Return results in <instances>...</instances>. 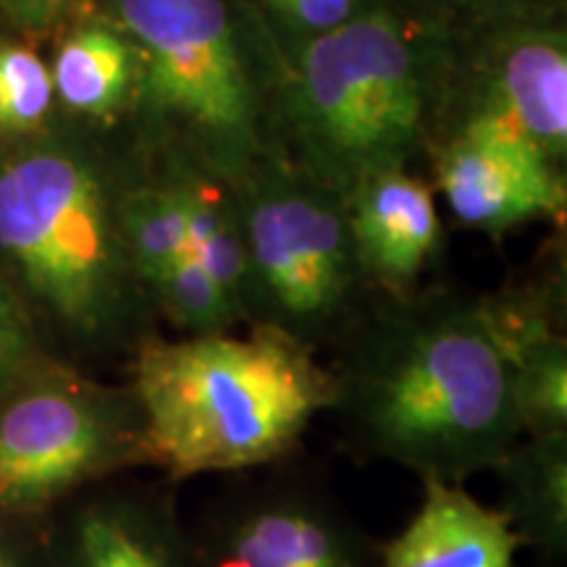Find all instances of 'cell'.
Returning a JSON list of instances; mask_svg holds the SVG:
<instances>
[{"instance_id": "d4e9b609", "label": "cell", "mask_w": 567, "mask_h": 567, "mask_svg": "<svg viewBox=\"0 0 567 567\" xmlns=\"http://www.w3.org/2000/svg\"><path fill=\"white\" fill-rule=\"evenodd\" d=\"M444 9L452 11H465V13H481V11H492L505 0H439Z\"/></svg>"}, {"instance_id": "4fadbf2b", "label": "cell", "mask_w": 567, "mask_h": 567, "mask_svg": "<svg viewBox=\"0 0 567 567\" xmlns=\"http://www.w3.org/2000/svg\"><path fill=\"white\" fill-rule=\"evenodd\" d=\"M423 499L408 526L381 542V567H515L520 551L499 507L463 484L421 478Z\"/></svg>"}, {"instance_id": "e0dca14e", "label": "cell", "mask_w": 567, "mask_h": 567, "mask_svg": "<svg viewBox=\"0 0 567 567\" xmlns=\"http://www.w3.org/2000/svg\"><path fill=\"white\" fill-rule=\"evenodd\" d=\"M116 218L130 264L147 295L153 281L187 252V200L182 179L122 193Z\"/></svg>"}, {"instance_id": "603a6c76", "label": "cell", "mask_w": 567, "mask_h": 567, "mask_svg": "<svg viewBox=\"0 0 567 567\" xmlns=\"http://www.w3.org/2000/svg\"><path fill=\"white\" fill-rule=\"evenodd\" d=\"M0 567H48L45 520L0 513Z\"/></svg>"}, {"instance_id": "30bf717a", "label": "cell", "mask_w": 567, "mask_h": 567, "mask_svg": "<svg viewBox=\"0 0 567 567\" xmlns=\"http://www.w3.org/2000/svg\"><path fill=\"white\" fill-rule=\"evenodd\" d=\"M436 184L460 224L492 237L534 221H559L565 213V184L555 163L478 122H465L446 145Z\"/></svg>"}, {"instance_id": "3957f363", "label": "cell", "mask_w": 567, "mask_h": 567, "mask_svg": "<svg viewBox=\"0 0 567 567\" xmlns=\"http://www.w3.org/2000/svg\"><path fill=\"white\" fill-rule=\"evenodd\" d=\"M153 467L174 486L195 476H234L300 452L329 413L331 375L268 326L250 334L151 337L126 363Z\"/></svg>"}, {"instance_id": "5b68a950", "label": "cell", "mask_w": 567, "mask_h": 567, "mask_svg": "<svg viewBox=\"0 0 567 567\" xmlns=\"http://www.w3.org/2000/svg\"><path fill=\"white\" fill-rule=\"evenodd\" d=\"M153 467L132 386L105 384L53 354L0 394V513L45 520L113 476Z\"/></svg>"}, {"instance_id": "6da1fadb", "label": "cell", "mask_w": 567, "mask_h": 567, "mask_svg": "<svg viewBox=\"0 0 567 567\" xmlns=\"http://www.w3.org/2000/svg\"><path fill=\"white\" fill-rule=\"evenodd\" d=\"M329 375V415L360 463L463 484L523 439L486 300L381 295L337 342Z\"/></svg>"}, {"instance_id": "cb8c5ba5", "label": "cell", "mask_w": 567, "mask_h": 567, "mask_svg": "<svg viewBox=\"0 0 567 567\" xmlns=\"http://www.w3.org/2000/svg\"><path fill=\"white\" fill-rule=\"evenodd\" d=\"M13 13L19 21H24L27 27H53L55 21H61L69 11H74L82 0H9Z\"/></svg>"}, {"instance_id": "8fae6325", "label": "cell", "mask_w": 567, "mask_h": 567, "mask_svg": "<svg viewBox=\"0 0 567 567\" xmlns=\"http://www.w3.org/2000/svg\"><path fill=\"white\" fill-rule=\"evenodd\" d=\"M467 122L526 142L557 163L567 151V45L563 32L520 30L499 42Z\"/></svg>"}, {"instance_id": "9c48e42d", "label": "cell", "mask_w": 567, "mask_h": 567, "mask_svg": "<svg viewBox=\"0 0 567 567\" xmlns=\"http://www.w3.org/2000/svg\"><path fill=\"white\" fill-rule=\"evenodd\" d=\"M48 567H197L176 486L132 473L84 488L45 517Z\"/></svg>"}, {"instance_id": "8992f818", "label": "cell", "mask_w": 567, "mask_h": 567, "mask_svg": "<svg viewBox=\"0 0 567 567\" xmlns=\"http://www.w3.org/2000/svg\"><path fill=\"white\" fill-rule=\"evenodd\" d=\"M247 252V321L316 352L373 300L344 197L310 176L247 174L234 187Z\"/></svg>"}, {"instance_id": "7402d4cb", "label": "cell", "mask_w": 567, "mask_h": 567, "mask_svg": "<svg viewBox=\"0 0 567 567\" xmlns=\"http://www.w3.org/2000/svg\"><path fill=\"white\" fill-rule=\"evenodd\" d=\"M260 9L295 40H313L365 9V0H258Z\"/></svg>"}, {"instance_id": "d6986e66", "label": "cell", "mask_w": 567, "mask_h": 567, "mask_svg": "<svg viewBox=\"0 0 567 567\" xmlns=\"http://www.w3.org/2000/svg\"><path fill=\"white\" fill-rule=\"evenodd\" d=\"M153 313L168 318L184 337H208L231 331L243 321L221 289L197 266L189 252L163 271L147 289Z\"/></svg>"}, {"instance_id": "ffe728a7", "label": "cell", "mask_w": 567, "mask_h": 567, "mask_svg": "<svg viewBox=\"0 0 567 567\" xmlns=\"http://www.w3.org/2000/svg\"><path fill=\"white\" fill-rule=\"evenodd\" d=\"M53 74L30 48H0V132L21 134L40 126L53 105Z\"/></svg>"}, {"instance_id": "7c38bea8", "label": "cell", "mask_w": 567, "mask_h": 567, "mask_svg": "<svg viewBox=\"0 0 567 567\" xmlns=\"http://www.w3.org/2000/svg\"><path fill=\"white\" fill-rule=\"evenodd\" d=\"M360 266L381 295H410L442 245L434 193L402 168L360 179L344 197Z\"/></svg>"}, {"instance_id": "277c9868", "label": "cell", "mask_w": 567, "mask_h": 567, "mask_svg": "<svg viewBox=\"0 0 567 567\" xmlns=\"http://www.w3.org/2000/svg\"><path fill=\"white\" fill-rule=\"evenodd\" d=\"M289 116L310 179L347 193L365 176L400 168L425 113V66L394 13L363 9L302 42L289 76Z\"/></svg>"}, {"instance_id": "ba28073f", "label": "cell", "mask_w": 567, "mask_h": 567, "mask_svg": "<svg viewBox=\"0 0 567 567\" xmlns=\"http://www.w3.org/2000/svg\"><path fill=\"white\" fill-rule=\"evenodd\" d=\"M197 567H381V542L300 452L224 476L187 520Z\"/></svg>"}, {"instance_id": "ac0fdd59", "label": "cell", "mask_w": 567, "mask_h": 567, "mask_svg": "<svg viewBox=\"0 0 567 567\" xmlns=\"http://www.w3.org/2000/svg\"><path fill=\"white\" fill-rule=\"evenodd\" d=\"M513 365V400L523 436L567 434V342L547 331L517 347Z\"/></svg>"}, {"instance_id": "2e32d148", "label": "cell", "mask_w": 567, "mask_h": 567, "mask_svg": "<svg viewBox=\"0 0 567 567\" xmlns=\"http://www.w3.org/2000/svg\"><path fill=\"white\" fill-rule=\"evenodd\" d=\"M182 187L187 200V252L247 321V252L234 197L203 176L182 179Z\"/></svg>"}, {"instance_id": "44dd1931", "label": "cell", "mask_w": 567, "mask_h": 567, "mask_svg": "<svg viewBox=\"0 0 567 567\" xmlns=\"http://www.w3.org/2000/svg\"><path fill=\"white\" fill-rule=\"evenodd\" d=\"M45 354L38 331L17 292L0 276V394L9 389L34 360Z\"/></svg>"}, {"instance_id": "5bb4252c", "label": "cell", "mask_w": 567, "mask_h": 567, "mask_svg": "<svg viewBox=\"0 0 567 567\" xmlns=\"http://www.w3.org/2000/svg\"><path fill=\"white\" fill-rule=\"evenodd\" d=\"M492 473L520 549L536 567H567V434L523 436Z\"/></svg>"}, {"instance_id": "52a82bcc", "label": "cell", "mask_w": 567, "mask_h": 567, "mask_svg": "<svg viewBox=\"0 0 567 567\" xmlns=\"http://www.w3.org/2000/svg\"><path fill=\"white\" fill-rule=\"evenodd\" d=\"M137 53L140 103L216 179L247 176L258 151V97L226 0H113Z\"/></svg>"}, {"instance_id": "7a4b0ae2", "label": "cell", "mask_w": 567, "mask_h": 567, "mask_svg": "<svg viewBox=\"0 0 567 567\" xmlns=\"http://www.w3.org/2000/svg\"><path fill=\"white\" fill-rule=\"evenodd\" d=\"M118 195L80 155L40 147L0 166V276L42 347L71 365L130 358L155 337L126 255Z\"/></svg>"}, {"instance_id": "9a60e30c", "label": "cell", "mask_w": 567, "mask_h": 567, "mask_svg": "<svg viewBox=\"0 0 567 567\" xmlns=\"http://www.w3.org/2000/svg\"><path fill=\"white\" fill-rule=\"evenodd\" d=\"M51 74L55 95L69 109L105 116L126 101L137 82V53L111 27H82L59 48Z\"/></svg>"}]
</instances>
